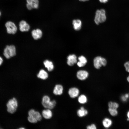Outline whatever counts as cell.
<instances>
[{"label": "cell", "instance_id": "1", "mask_svg": "<svg viewBox=\"0 0 129 129\" xmlns=\"http://www.w3.org/2000/svg\"><path fill=\"white\" fill-rule=\"evenodd\" d=\"M28 120L31 123H36L42 119V116L39 112L33 109H31L28 111Z\"/></svg>", "mask_w": 129, "mask_h": 129}, {"label": "cell", "instance_id": "2", "mask_svg": "<svg viewBox=\"0 0 129 129\" xmlns=\"http://www.w3.org/2000/svg\"><path fill=\"white\" fill-rule=\"evenodd\" d=\"M106 19V12L104 9H102L96 10L94 19V21L96 24L98 25L100 23L104 22Z\"/></svg>", "mask_w": 129, "mask_h": 129}, {"label": "cell", "instance_id": "3", "mask_svg": "<svg viewBox=\"0 0 129 129\" xmlns=\"http://www.w3.org/2000/svg\"><path fill=\"white\" fill-rule=\"evenodd\" d=\"M7 110L9 113L13 114L16 111L18 107V102L15 97L10 99L6 104Z\"/></svg>", "mask_w": 129, "mask_h": 129}, {"label": "cell", "instance_id": "4", "mask_svg": "<svg viewBox=\"0 0 129 129\" xmlns=\"http://www.w3.org/2000/svg\"><path fill=\"white\" fill-rule=\"evenodd\" d=\"M3 54L7 59H9L16 55V48L13 45H7L4 49Z\"/></svg>", "mask_w": 129, "mask_h": 129}, {"label": "cell", "instance_id": "5", "mask_svg": "<svg viewBox=\"0 0 129 129\" xmlns=\"http://www.w3.org/2000/svg\"><path fill=\"white\" fill-rule=\"evenodd\" d=\"M94 65L96 69H99L102 66H105L107 64V61L106 59L100 56L95 57L94 60Z\"/></svg>", "mask_w": 129, "mask_h": 129}, {"label": "cell", "instance_id": "6", "mask_svg": "<svg viewBox=\"0 0 129 129\" xmlns=\"http://www.w3.org/2000/svg\"><path fill=\"white\" fill-rule=\"evenodd\" d=\"M6 31L8 33L14 34L16 32L17 28L15 24L11 21L7 22L5 24Z\"/></svg>", "mask_w": 129, "mask_h": 129}, {"label": "cell", "instance_id": "7", "mask_svg": "<svg viewBox=\"0 0 129 129\" xmlns=\"http://www.w3.org/2000/svg\"><path fill=\"white\" fill-rule=\"evenodd\" d=\"M27 9L30 10L33 9H37L39 6L38 0H26Z\"/></svg>", "mask_w": 129, "mask_h": 129}, {"label": "cell", "instance_id": "8", "mask_svg": "<svg viewBox=\"0 0 129 129\" xmlns=\"http://www.w3.org/2000/svg\"><path fill=\"white\" fill-rule=\"evenodd\" d=\"M79 93V89L75 87H73L69 89L68 94L70 97L72 98H74L77 97Z\"/></svg>", "mask_w": 129, "mask_h": 129}, {"label": "cell", "instance_id": "9", "mask_svg": "<svg viewBox=\"0 0 129 129\" xmlns=\"http://www.w3.org/2000/svg\"><path fill=\"white\" fill-rule=\"evenodd\" d=\"M88 73L87 71L84 70H80L77 73L76 76L77 78L81 80H86L88 77Z\"/></svg>", "mask_w": 129, "mask_h": 129}, {"label": "cell", "instance_id": "10", "mask_svg": "<svg viewBox=\"0 0 129 129\" xmlns=\"http://www.w3.org/2000/svg\"><path fill=\"white\" fill-rule=\"evenodd\" d=\"M19 25V29L22 32L28 31L30 28L29 25L24 20L20 21Z\"/></svg>", "mask_w": 129, "mask_h": 129}, {"label": "cell", "instance_id": "11", "mask_svg": "<svg viewBox=\"0 0 129 129\" xmlns=\"http://www.w3.org/2000/svg\"><path fill=\"white\" fill-rule=\"evenodd\" d=\"M63 88L62 86L60 84L56 85L53 90V94L56 95H60L63 93Z\"/></svg>", "mask_w": 129, "mask_h": 129}, {"label": "cell", "instance_id": "12", "mask_svg": "<svg viewBox=\"0 0 129 129\" xmlns=\"http://www.w3.org/2000/svg\"><path fill=\"white\" fill-rule=\"evenodd\" d=\"M67 63L69 66H72L77 63V59L76 56L74 54L69 55L67 58Z\"/></svg>", "mask_w": 129, "mask_h": 129}, {"label": "cell", "instance_id": "13", "mask_svg": "<svg viewBox=\"0 0 129 129\" xmlns=\"http://www.w3.org/2000/svg\"><path fill=\"white\" fill-rule=\"evenodd\" d=\"M74 29L76 31H78L80 30L81 27L82 22L79 19H74L72 22Z\"/></svg>", "mask_w": 129, "mask_h": 129}, {"label": "cell", "instance_id": "14", "mask_svg": "<svg viewBox=\"0 0 129 129\" xmlns=\"http://www.w3.org/2000/svg\"><path fill=\"white\" fill-rule=\"evenodd\" d=\"M32 36L35 40L40 38L42 35V32L40 29H37L33 30L32 32Z\"/></svg>", "mask_w": 129, "mask_h": 129}, {"label": "cell", "instance_id": "15", "mask_svg": "<svg viewBox=\"0 0 129 129\" xmlns=\"http://www.w3.org/2000/svg\"><path fill=\"white\" fill-rule=\"evenodd\" d=\"M42 115L43 117L45 119H49L52 116V113L51 109H47L43 110L42 111Z\"/></svg>", "mask_w": 129, "mask_h": 129}, {"label": "cell", "instance_id": "16", "mask_svg": "<svg viewBox=\"0 0 129 129\" xmlns=\"http://www.w3.org/2000/svg\"><path fill=\"white\" fill-rule=\"evenodd\" d=\"M88 112L87 110L83 107H81L77 111V115L79 117H82L86 116L88 114Z\"/></svg>", "mask_w": 129, "mask_h": 129}, {"label": "cell", "instance_id": "17", "mask_svg": "<svg viewBox=\"0 0 129 129\" xmlns=\"http://www.w3.org/2000/svg\"><path fill=\"white\" fill-rule=\"evenodd\" d=\"M56 101L54 100L50 101L48 103L42 104L43 107L45 108L50 109H53L55 106L56 104Z\"/></svg>", "mask_w": 129, "mask_h": 129}, {"label": "cell", "instance_id": "18", "mask_svg": "<svg viewBox=\"0 0 129 129\" xmlns=\"http://www.w3.org/2000/svg\"><path fill=\"white\" fill-rule=\"evenodd\" d=\"M37 77L42 80H45L48 77V75L47 72L43 70H41L37 75Z\"/></svg>", "mask_w": 129, "mask_h": 129}, {"label": "cell", "instance_id": "19", "mask_svg": "<svg viewBox=\"0 0 129 129\" xmlns=\"http://www.w3.org/2000/svg\"><path fill=\"white\" fill-rule=\"evenodd\" d=\"M112 123L111 119L108 118H105L102 121V125L106 128H109L112 125Z\"/></svg>", "mask_w": 129, "mask_h": 129}, {"label": "cell", "instance_id": "20", "mask_svg": "<svg viewBox=\"0 0 129 129\" xmlns=\"http://www.w3.org/2000/svg\"><path fill=\"white\" fill-rule=\"evenodd\" d=\"M79 61L77 63L78 66L81 67L84 66L87 62V60L86 58L83 56H81L78 58Z\"/></svg>", "mask_w": 129, "mask_h": 129}, {"label": "cell", "instance_id": "21", "mask_svg": "<svg viewBox=\"0 0 129 129\" xmlns=\"http://www.w3.org/2000/svg\"><path fill=\"white\" fill-rule=\"evenodd\" d=\"M43 64L45 67L47 68L49 71L52 70L54 68V66L52 62L48 60H46L43 62Z\"/></svg>", "mask_w": 129, "mask_h": 129}, {"label": "cell", "instance_id": "22", "mask_svg": "<svg viewBox=\"0 0 129 129\" xmlns=\"http://www.w3.org/2000/svg\"><path fill=\"white\" fill-rule=\"evenodd\" d=\"M78 101L81 104H85L87 101V97L84 94L81 95L78 97Z\"/></svg>", "mask_w": 129, "mask_h": 129}, {"label": "cell", "instance_id": "23", "mask_svg": "<svg viewBox=\"0 0 129 129\" xmlns=\"http://www.w3.org/2000/svg\"><path fill=\"white\" fill-rule=\"evenodd\" d=\"M109 108H114L117 109L119 107V104L115 102L110 101L108 103Z\"/></svg>", "mask_w": 129, "mask_h": 129}, {"label": "cell", "instance_id": "24", "mask_svg": "<svg viewBox=\"0 0 129 129\" xmlns=\"http://www.w3.org/2000/svg\"><path fill=\"white\" fill-rule=\"evenodd\" d=\"M108 111L110 115L113 117L117 116L118 114V111L117 109L109 108Z\"/></svg>", "mask_w": 129, "mask_h": 129}, {"label": "cell", "instance_id": "25", "mask_svg": "<svg viewBox=\"0 0 129 129\" xmlns=\"http://www.w3.org/2000/svg\"><path fill=\"white\" fill-rule=\"evenodd\" d=\"M50 101L49 97L47 95H45L42 98L41 103L42 104H47Z\"/></svg>", "mask_w": 129, "mask_h": 129}, {"label": "cell", "instance_id": "26", "mask_svg": "<svg viewBox=\"0 0 129 129\" xmlns=\"http://www.w3.org/2000/svg\"><path fill=\"white\" fill-rule=\"evenodd\" d=\"M124 66L126 71L129 73V61L125 62L124 64Z\"/></svg>", "mask_w": 129, "mask_h": 129}, {"label": "cell", "instance_id": "27", "mask_svg": "<svg viewBox=\"0 0 129 129\" xmlns=\"http://www.w3.org/2000/svg\"><path fill=\"white\" fill-rule=\"evenodd\" d=\"M86 129H96V127L95 124H92L90 125H88L86 127Z\"/></svg>", "mask_w": 129, "mask_h": 129}, {"label": "cell", "instance_id": "28", "mask_svg": "<svg viewBox=\"0 0 129 129\" xmlns=\"http://www.w3.org/2000/svg\"><path fill=\"white\" fill-rule=\"evenodd\" d=\"M121 99L123 102H126L127 101L128 99L126 98L124 95H123L121 96Z\"/></svg>", "mask_w": 129, "mask_h": 129}, {"label": "cell", "instance_id": "29", "mask_svg": "<svg viewBox=\"0 0 129 129\" xmlns=\"http://www.w3.org/2000/svg\"><path fill=\"white\" fill-rule=\"evenodd\" d=\"M99 1L101 3H105L108 2V0H99Z\"/></svg>", "mask_w": 129, "mask_h": 129}, {"label": "cell", "instance_id": "30", "mask_svg": "<svg viewBox=\"0 0 129 129\" xmlns=\"http://www.w3.org/2000/svg\"><path fill=\"white\" fill-rule=\"evenodd\" d=\"M3 59L0 56V66L3 63Z\"/></svg>", "mask_w": 129, "mask_h": 129}, {"label": "cell", "instance_id": "31", "mask_svg": "<svg viewBox=\"0 0 129 129\" xmlns=\"http://www.w3.org/2000/svg\"><path fill=\"white\" fill-rule=\"evenodd\" d=\"M126 79L127 81L129 83V75L127 77Z\"/></svg>", "mask_w": 129, "mask_h": 129}, {"label": "cell", "instance_id": "32", "mask_svg": "<svg viewBox=\"0 0 129 129\" xmlns=\"http://www.w3.org/2000/svg\"><path fill=\"white\" fill-rule=\"evenodd\" d=\"M127 115L128 118H129V110L127 112Z\"/></svg>", "mask_w": 129, "mask_h": 129}, {"label": "cell", "instance_id": "33", "mask_svg": "<svg viewBox=\"0 0 129 129\" xmlns=\"http://www.w3.org/2000/svg\"><path fill=\"white\" fill-rule=\"evenodd\" d=\"M80 1L82 2H85L86 1H87L89 0H79Z\"/></svg>", "mask_w": 129, "mask_h": 129}, {"label": "cell", "instance_id": "34", "mask_svg": "<svg viewBox=\"0 0 129 129\" xmlns=\"http://www.w3.org/2000/svg\"><path fill=\"white\" fill-rule=\"evenodd\" d=\"M19 129H25V128L23 127H21V128H20Z\"/></svg>", "mask_w": 129, "mask_h": 129}, {"label": "cell", "instance_id": "35", "mask_svg": "<svg viewBox=\"0 0 129 129\" xmlns=\"http://www.w3.org/2000/svg\"><path fill=\"white\" fill-rule=\"evenodd\" d=\"M127 121H129V118H128L127 119Z\"/></svg>", "mask_w": 129, "mask_h": 129}, {"label": "cell", "instance_id": "36", "mask_svg": "<svg viewBox=\"0 0 129 129\" xmlns=\"http://www.w3.org/2000/svg\"><path fill=\"white\" fill-rule=\"evenodd\" d=\"M1 12L0 11V17L1 15Z\"/></svg>", "mask_w": 129, "mask_h": 129}, {"label": "cell", "instance_id": "37", "mask_svg": "<svg viewBox=\"0 0 129 129\" xmlns=\"http://www.w3.org/2000/svg\"><path fill=\"white\" fill-rule=\"evenodd\" d=\"M128 94H129V93H128Z\"/></svg>", "mask_w": 129, "mask_h": 129}]
</instances>
